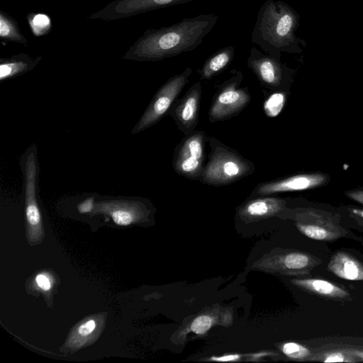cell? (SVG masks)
<instances>
[{
    "label": "cell",
    "mask_w": 363,
    "mask_h": 363,
    "mask_svg": "<svg viewBox=\"0 0 363 363\" xmlns=\"http://www.w3.org/2000/svg\"><path fill=\"white\" fill-rule=\"evenodd\" d=\"M219 16L200 14L169 26L148 28L130 46L122 58L139 62L159 61L191 51L213 29Z\"/></svg>",
    "instance_id": "1"
},
{
    "label": "cell",
    "mask_w": 363,
    "mask_h": 363,
    "mask_svg": "<svg viewBox=\"0 0 363 363\" xmlns=\"http://www.w3.org/2000/svg\"><path fill=\"white\" fill-rule=\"evenodd\" d=\"M299 14L281 0H267L260 7L252 32V42L272 57L281 52L301 53L306 42L296 36Z\"/></svg>",
    "instance_id": "2"
},
{
    "label": "cell",
    "mask_w": 363,
    "mask_h": 363,
    "mask_svg": "<svg viewBox=\"0 0 363 363\" xmlns=\"http://www.w3.org/2000/svg\"><path fill=\"white\" fill-rule=\"evenodd\" d=\"M211 151L200 177L203 183L222 186L234 182L254 171V165L242 156L210 138Z\"/></svg>",
    "instance_id": "3"
},
{
    "label": "cell",
    "mask_w": 363,
    "mask_h": 363,
    "mask_svg": "<svg viewBox=\"0 0 363 363\" xmlns=\"http://www.w3.org/2000/svg\"><path fill=\"white\" fill-rule=\"evenodd\" d=\"M21 166L23 174L27 235L30 243L41 242L44 238L42 218L37 199L38 154L35 145L22 155Z\"/></svg>",
    "instance_id": "4"
},
{
    "label": "cell",
    "mask_w": 363,
    "mask_h": 363,
    "mask_svg": "<svg viewBox=\"0 0 363 363\" xmlns=\"http://www.w3.org/2000/svg\"><path fill=\"white\" fill-rule=\"evenodd\" d=\"M320 262L308 253L276 248L255 262L252 268L267 273L299 275L308 273Z\"/></svg>",
    "instance_id": "5"
},
{
    "label": "cell",
    "mask_w": 363,
    "mask_h": 363,
    "mask_svg": "<svg viewBox=\"0 0 363 363\" xmlns=\"http://www.w3.org/2000/svg\"><path fill=\"white\" fill-rule=\"evenodd\" d=\"M191 73V68L187 67L182 73L169 79L160 88L138 123L134 126L133 133H138L150 128L164 117L188 83Z\"/></svg>",
    "instance_id": "6"
},
{
    "label": "cell",
    "mask_w": 363,
    "mask_h": 363,
    "mask_svg": "<svg viewBox=\"0 0 363 363\" xmlns=\"http://www.w3.org/2000/svg\"><path fill=\"white\" fill-rule=\"evenodd\" d=\"M242 78V72H238L222 85L209 109L210 122L230 118L248 104L250 100L249 94L239 87Z\"/></svg>",
    "instance_id": "7"
},
{
    "label": "cell",
    "mask_w": 363,
    "mask_h": 363,
    "mask_svg": "<svg viewBox=\"0 0 363 363\" xmlns=\"http://www.w3.org/2000/svg\"><path fill=\"white\" fill-rule=\"evenodd\" d=\"M205 140L204 133L196 131L182 141L173 160L177 174L191 179L200 177L204 167Z\"/></svg>",
    "instance_id": "8"
},
{
    "label": "cell",
    "mask_w": 363,
    "mask_h": 363,
    "mask_svg": "<svg viewBox=\"0 0 363 363\" xmlns=\"http://www.w3.org/2000/svg\"><path fill=\"white\" fill-rule=\"evenodd\" d=\"M191 1L194 0H115L87 18L113 21Z\"/></svg>",
    "instance_id": "9"
},
{
    "label": "cell",
    "mask_w": 363,
    "mask_h": 363,
    "mask_svg": "<svg viewBox=\"0 0 363 363\" xmlns=\"http://www.w3.org/2000/svg\"><path fill=\"white\" fill-rule=\"evenodd\" d=\"M295 225L305 236L315 240H333L342 236V229L328 216L308 208L296 216Z\"/></svg>",
    "instance_id": "10"
},
{
    "label": "cell",
    "mask_w": 363,
    "mask_h": 363,
    "mask_svg": "<svg viewBox=\"0 0 363 363\" xmlns=\"http://www.w3.org/2000/svg\"><path fill=\"white\" fill-rule=\"evenodd\" d=\"M92 213L107 215L116 224L127 226L143 220L148 211L138 201L109 200L96 203Z\"/></svg>",
    "instance_id": "11"
},
{
    "label": "cell",
    "mask_w": 363,
    "mask_h": 363,
    "mask_svg": "<svg viewBox=\"0 0 363 363\" xmlns=\"http://www.w3.org/2000/svg\"><path fill=\"white\" fill-rule=\"evenodd\" d=\"M233 323V312L230 308L211 306L198 313L178 333L179 340H186L189 333L203 335L216 325L229 327Z\"/></svg>",
    "instance_id": "12"
},
{
    "label": "cell",
    "mask_w": 363,
    "mask_h": 363,
    "mask_svg": "<svg viewBox=\"0 0 363 363\" xmlns=\"http://www.w3.org/2000/svg\"><path fill=\"white\" fill-rule=\"evenodd\" d=\"M247 64L260 82L272 88L279 86L288 72L279 57L263 54L255 47L250 49Z\"/></svg>",
    "instance_id": "13"
},
{
    "label": "cell",
    "mask_w": 363,
    "mask_h": 363,
    "mask_svg": "<svg viewBox=\"0 0 363 363\" xmlns=\"http://www.w3.org/2000/svg\"><path fill=\"white\" fill-rule=\"evenodd\" d=\"M328 179L321 173L301 174L284 179L259 184L254 191L255 195L267 196L279 192L303 191L323 185Z\"/></svg>",
    "instance_id": "14"
},
{
    "label": "cell",
    "mask_w": 363,
    "mask_h": 363,
    "mask_svg": "<svg viewBox=\"0 0 363 363\" xmlns=\"http://www.w3.org/2000/svg\"><path fill=\"white\" fill-rule=\"evenodd\" d=\"M201 94L200 82H196L172 109V117L179 128L184 133H191L198 122L199 107Z\"/></svg>",
    "instance_id": "15"
},
{
    "label": "cell",
    "mask_w": 363,
    "mask_h": 363,
    "mask_svg": "<svg viewBox=\"0 0 363 363\" xmlns=\"http://www.w3.org/2000/svg\"><path fill=\"white\" fill-rule=\"evenodd\" d=\"M286 201L279 198L265 197L246 202L238 211L240 219L251 223L277 216L284 208Z\"/></svg>",
    "instance_id": "16"
},
{
    "label": "cell",
    "mask_w": 363,
    "mask_h": 363,
    "mask_svg": "<svg viewBox=\"0 0 363 363\" xmlns=\"http://www.w3.org/2000/svg\"><path fill=\"white\" fill-rule=\"evenodd\" d=\"M328 269L337 277L350 281L363 280V265L352 255L338 252L330 259Z\"/></svg>",
    "instance_id": "17"
},
{
    "label": "cell",
    "mask_w": 363,
    "mask_h": 363,
    "mask_svg": "<svg viewBox=\"0 0 363 363\" xmlns=\"http://www.w3.org/2000/svg\"><path fill=\"white\" fill-rule=\"evenodd\" d=\"M41 56L31 57L20 53L0 59V80L1 82L18 77L30 71L38 65Z\"/></svg>",
    "instance_id": "18"
},
{
    "label": "cell",
    "mask_w": 363,
    "mask_h": 363,
    "mask_svg": "<svg viewBox=\"0 0 363 363\" xmlns=\"http://www.w3.org/2000/svg\"><path fill=\"white\" fill-rule=\"evenodd\" d=\"M291 282L298 288L325 297L342 298L349 296L343 289L324 279H293Z\"/></svg>",
    "instance_id": "19"
},
{
    "label": "cell",
    "mask_w": 363,
    "mask_h": 363,
    "mask_svg": "<svg viewBox=\"0 0 363 363\" xmlns=\"http://www.w3.org/2000/svg\"><path fill=\"white\" fill-rule=\"evenodd\" d=\"M235 55V47L228 45L223 48L209 56L203 63L201 71V77L203 79H209L218 74L231 63Z\"/></svg>",
    "instance_id": "20"
},
{
    "label": "cell",
    "mask_w": 363,
    "mask_h": 363,
    "mask_svg": "<svg viewBox=\"0 0 363 363\" xmlns=\"http://www.w3.org/2000/svg\"><path fill=\"white\" fill-rule=\"evenodd\" d=\"M101 321L102 317H93L84 320L81 324L77 325L70 333L65 342V347L75 350L84 345L86 341L94 339L97 329L101 326V324L99 325V323Z\"/></svg>",
    "instance_id": "21"
},
{
    "label": "cell",
    "mask_w": 363,
    "mask_h": 363,
    "mask_svg": "<svg viewBox=\"0 0 363 363\" xmlns=\"http://www.w3.org/2000/svg\"><path fill=\"white\" fill-rule=\"evenodd\" d=\"M0 37L5 41L28 46V41L21 32L18 22L3 11H0Z\"/></svg>",
    "instance_id": "22"
},
{
    "label": "cell",
    "mask_w": 363,
    "mask_h": 363,
    "mask_svg": "<svg viewBox=\"0 0 363 363\" xmlns=\"http://www.w3.org/2000/svg\"><path fill=\"white\" fill-rule=\"evenodd\" d=\"M277 354L272 351H260L247 354L230 353L218 356L213 355L203 360L215 362H259L265 357H274Z\"/></svg>",
    "instance_id": "23"
},
{
    "label": "cell",
    "mask_w": 363,
    "mask_h": 363,
    "mask_svg": "<svg viewBox=\"0 0 363 363\" xmlns=\"http://www.w3.org/2000/svg\"><path fill=\"white\" fill-rule=\"evenodd\" d=\"M27 20L33 35L41 36L46 35L52 29V21L46 14L41 13H30Z\"/></svg>",
    "instance_id": "24"
},
{
    "label": "cell",
    "mask_w": 363,
    "mask_h": 363,
    "mask_svg": "<svg viewBox=\"0 0 363 363\" xmlns=\"http://www.w3.org/2000/svg\"><path fill=\"white\" fill-rule=\"evenodd\" d=\"M278 347L286 357L291 359H303L311 354V352L307 347L295 342L281 343Z\"/></svg>",
    "instance_id": "25"
},
{
    "label": "cell",
    "mask_w": 363,
    "mask_h": 363,
    "mask_svg": "<svg viewBox=\"0 0 363 363\" xmlns=\"http://www.w3.org/2000/svg\"><path fill=\"white\" fill-rule=\"evenodd\" d=\"M286 101L285 94L275 92L270 95L264 103V111L268 117H276L281 111Z\"/></svg>",
    "instance_id": "26"
},
{
    "label": "cell",
    "mask_w": 363,
    "mask_h": 363,
    "mask_svg": "<svg viewBox=\"0 0 363 363\" xmlns=\"http://www.w3.org/2000/svg\"><path fill=\"white\" fill-rule=\"evenodd\" d=\"M35 282L38 287L44 291H50L52 286V279L49 274L44 272L35 276Z\"/></svg>",
    "instance_id": "27"
},
{
    "label": "cell",
    "mask_w": 363,
    "mask_h": 363,
    "mask_svg": "<svg viewBox=\"0 0 363 363\" xmlns=\"http://www.w3.org/2000/svg\"><path fill=\"white\" fill-rule=\"evenodd\" d=\"M96 203L93 196L89 197L77 205V210L80 213H91L95 207Z\"/></svg>",
    "instance_id": "28"
},
{
    "label": "cell",
    "mask_w": 363,
    "mask_h": 363,
    "mask_svg": "<svg viewBox=\"0 0 363 363\" xmlns=\"http://www.w3.org/2000/svg\"><path fill=\"white\" fill-rule=\"evenodd\" d=\"M325 362H350L346 359L345 356L341 352H333L328 354L323 360Z\"/></svg>",
    "instance_id": "29"
},
{
    "label": "cell",
    "mask_w": 363,
    "mask_h": 363,
    "mask_svg": "<svg viewBox=\"0 0 363 363\" xmlns=\"http://www.w3.org/2000/svg\"><path fill=\"white\" fill-rule=\"evenodd\" d=\"M346 195L347 197L351 199L363 204V191L362 190H355L350 191L346 192Z\"/></svg>",
    "instance_id": "30"
},
{
    "label": "cell",
    "mask_w": 363,
    "mask_h": 363,
    "mask_svg": "<svg viewBox=\"0 0 363 363\" xmlns=\"http://www.w3.org/2000/svg\"><path fill=\"white\" fill-rule=\"evenodd\" d=\"M351 211L354 215H357V216H359L363 219V209L352 208V209H351Z\"/></svg>",
    "instance_id": "31"
},
{
    "label": "cell",
    "mask_w": 363,
    "mask_h": 363,
    "mask_svg": "<svg viewBox=\"0 0 363 363\" xmlns=\"http://www.w3.org/2000/svg\"><path fill=\"white\" fill-rule=\"evenodd\" d=\"M355 354L359 357L360 358H362L363 359V352H356Z\"/></svg>",
    "instance_id": "32"
}]
</instances>
